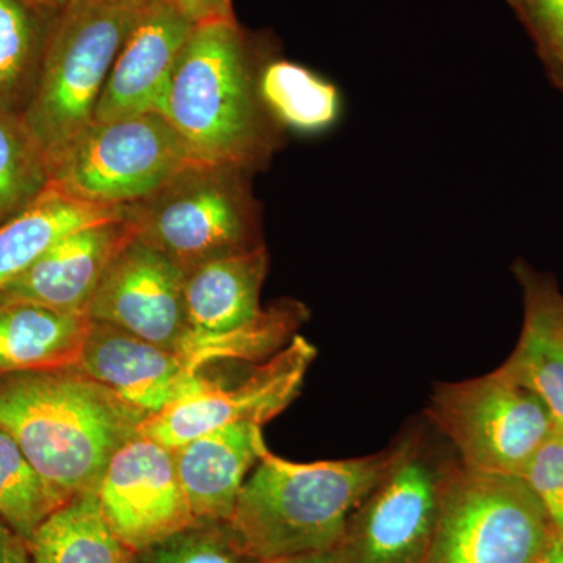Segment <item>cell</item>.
Returning a JSON list of instances; mask_svg holds the SVG:
<instances>
[{"mask_svg": "<svg viewBox=\"0 0 563 563\" xmlns=\"http://www.w3.org/2000/svg\"><path fill=\"white\" fill-rule=\"evenodd\" d=\"M146 420L79 366L0 376V429L68 498L98 493L110 459Z\"/></svg>", "mask_w": 563, "mask_h": 563, "instance_id": "6da1fadb", "label": "cell"}, {"mask_svg": "<svg viewBox=\"0 0 563 563\" xmlns=\"http://www.w3.org/2000/svg\"><path fill=\"white\" fill-rule=\"evenodd\" d=\"M266 60L236 20L195 25L162 114L198 161L252 174L279 147L282 129L258 91Z\"/></svg>", "mask_w": 563, "mask_h": 563, "instance_id": "7a4b0ae2", "label": "cell"}, {"mask_svg": "<svg viewBox=\"0 0 563 563\" xmlns=\"http://www.w3.org/2000/svg\"><path fill=\"white\" fill-rule=\"evenodd\" d=\"M390 461L391 450L312 463L285 461L268 450L244 483L229 523L262 563L333 551Z\"/></svg>", "mask_w": 563, "mask_h": 563, "instance_id": "3957f363", "label": "cell"}, {"mask_svg": "<svg viewBox=\"0 0 563 563\" xmlns=\"http://www.w3.org/2000/svg\"><path fill=\"white\" fill-rule=\"evenodd\" d=\"M150 0H74L52 24L21 120L47 168L95 122L110 70Z\"/></svg>", "mask_w": 563, "mask_h": 563, "instance_id": "277c9868", "label": "cell"}, {"mask_svg": "<svg viewBox=\"0 0 563 563\" xmlns=\"http://www.w3.org/2000/svg\"><path fill=\"white\" fill-rule=\"evenodd\" d=\"M136 236L184 272L263 244L250 173L196 162L146 201L125 207Z\"/></svg>", "mask_w": 563, "mask_h": 563, "instance_id": "5b68a950", "label": "cell"}, {"mask_svg": "<svg viewBox=\"0 0 563 563\" xmlns=\"http://www.w3.org/2000/svg\"><path fill=\"white\" fill-rule=\"evenodd\" d=\"M555 536L523 477L473 472L454 461L421 563H537Z\"/></svg>", "mask_w": 563, "mask_h": 563, "instance_id": "8992f818", "label": "cell"}, {"mask_svg": "<svg viewBox=\"0 0 563 563\" xmlns=\"http://www.w3.org/2000/svg\"><path fill=\"white\" fill-rule=\"evenodd\" d=\"M201 162L161 113L92 122L49 166V184L76 201L135 206Z\"/></svg>", "mask_w": 563, "mask_h": 563, "instance_id": "52a82bcc", "label": "cell"}, {"mask_svg": "<svg viewBox=\"0 0 563 563\" xmlns=\"http://www.w3.org/2000/svg\"><path fill=\"white\" fill-rule=\"evenodd\" d=\"M428 415L462 466L506 476H523L558 428L542 399L501 366L474 379L437 385Z\"/></svg>", "mask_w": 563, "mask_h": 563, "instance_id": "ba28073f", "label": "cell"}, {"mask_svg": "<svg viewBox=\"0 0 563 563\" xmlns=\"http://www.w3.org/2000/svg\"><path fill=\"white\" fill-rule=\"evenodd\" d=\"M451 463L432 453L421 437L391 450L383 479L352 514L333 550L336 563H421Z\"/></svg>", "mask_w": 563, "mask_h": 563, "instance_id": "9c48e42d", "label": "cell"}, {"mask_svg": "<svg viewBox=\"0 0 563 563\" xmlns=\"http://www.w3.org/2000/svg\"><path fill=\"white\" fill-rule=\"evenodd\" d=\"M314 357L317 347L303 336L295 335L268 361L254 363L239 383H221L174 402L162 412L151 415L140 426L139 433L174 451L225 426L243 422L263 426L298 398Z\"/></svg>", "mask_w": 563, "mask_h": 563, "instance_id": "30bf717a", "label": "cell"}, {"mask_svg": "<svg viewBox=\"0 0 563 563\" xmlns=\"http://www.w3.org/2000/svg\"><path fill=\"white\" fill-rule=\"evenodd\" d=\"M98 499L111 531L136 554L196 523L174 451L140 433L110 459Z\"/></svg>", "mask_w": 563, "mask_h": 563, "instance_id": "8fae6325", "label": "cell"}, {"mask_svg": "<svg viewBox=\"0 0 563 563\" xmlns=\"http://www.w3.org/2000/svg\"><path fill=\"white\" fill-rule=\"evenodd\" d=\"M88 317L174 350L191 331L185 313L184 269L135 235L103 274Z\"/></svg>", "mask_w": 563, "mask_h": 563, "instance_id": "7c38bea8", "label": "cell"}, {"mask_svg": "<svg viewBox=\"0 0 563 563\" xmlns=\"http://www.w3.org/2000/svg\"><path fill=\"white\" fill-rule=\"evenodd\" d=\"M192 29L195 24L172 0H150L114 60L95 122L162 114L174 68Z\"/></svg>", "mask_w": 563, "mask_h": 563, "instance_id": "4fadbf2b", "label": "cell"}, {"mask_svg": "<svg viewBox=\"0 0 563 563\" xmlns=\"http://www.w3.org/2000/svg\"><path fill=\"white\" fill-rule=\"evenodd\" d=\"M79 368L147 418L222 383L191 369L176 351L98 322H92Z\"/></svg>", "mask_w": 563, "mask_h": 563, "instance_id": "5bb4252c", "label": "cell"}, {"mask_svg": "<svg viewBox=\"0 0 563 563\" xmlns=\"http://www.w3.org/2000/svg\"><path fill=\"white\" fill-rule=\"evenodd\" d=\"M135 235L128 218L70 233L0 290V306L32 303L63 313L88 314L103 274Z\"/></svg>", "mask_w": 563, "mask_h": 563, "instance_id": "9a60e30c", "label": "cell"}, {"mask_svg": "<svg viewBox=\"0 0 563 563\" xmlns=\"http://www.w3.org/2000/svg\"><path fill=\"white\" fill-rule=\"evenodd\" d=\"M268 451L262 426H225L174 450L177 474L196 521H229L247 473Z\"/></svg>", "mask_w": 563, "mask_h": 563, "instance_id": "2e32d148", "label": "cell"}, {"mask_svg": "<svg viewBox=\"0 0 563 563\" xmlns=\"http://www.w3.org/2000/svg\"><path fill=\"white\" fill-rule=\"evenodd\" d=\"M514 273L523 291V328L501 368L536 393L563 428V292L528 263H515Z\"/></svg>", "mask_w": 563, "mask_h": 563, "instance_id": "e0dca14e", "label": "cell"}, {"mask_svg": "<svg viewBox=\"0 0 563 563\" xmlns=\"http://www.w3.org/2000/svg\"><path fill=\"white\" fill-rule=\"evenodd\" d=\"M265 244L222 255L184 272V303L191 329L228 332L261 314L268 272Z\"/></svg>", "mask_w": 563, "mask_h": 563, "instance_id": "ac0fdd59", "label": "cell"}, {"mask_svg": "<svg viewBox=\"0 0 563 563\" xmlns=\"http://www.w3.org/2000/svg\"><path fill=\"white\" fill-rule=\"evenodd\" d=\"M91 328L88 314L0 306V376L79 366Z\"/></svg>", "mask_w": 563, "mask_h": 563, "instance_id": "d6986e66", "label": "cell"}, {"mask_svg": "<svg viewBox=\"0 0 563 563\" xmlns=\"http://www.w3.org/2000/svg\"><path fill=\"white\" fill-rule=\"evenodd\" d=\"M121 218H125V207L76 201L49 184L27 209L0 225V290L27 272L65 236Z\"/></svg>", "mask_w": 563, "mask_h": 563, "instance_id": "ffe728a7", "label": "cell"}, {"mask_svg": "<svg viewBox=\"0 0 563 563\" xmlns=\"http://www.w3.org/2000/svg\"><path fill=\"white\" fill-rule=\"evenodd\" d=\"M32 563H133L136 553L103 517L98 493H80L40 526L29 542Z\"/></svg>", "mask_w": 563, "mask_h": 563, "instance_id": "44dd1931", "label": "cell"}, {"mask_svg": "<svg viewBox=\"0 0 563 563\" xmlns=\"http://www.w3.org/2000/svg\"><path fill=\"white\" fill-rule=\"evenodd\" d=\"M258 91L282 131L320 135L342 118L343 98L336 85L298 63L268 58L262 66Z\"/></svg>", "mask_w": 563, "mask_h": 563, "instance_id": "7402d4cb", "label": "cell"}, {"mask_svg": "<svg viewBox=\"0 0 563 563\" xmlns=\"http://www.w3.org/2000/svg\"><path fill=\"white\" fill-rule=\"evenodd\" d=\"M57 14L32 0H0V111L22 117L31 103Z\"/></svg>", "mask_w": 563, "mask_h": 563, "instance_id": "603a6c76", "label": "cell"}, {"mask_svg": "<svg viewBox=\"0 0 563 563\" xmlns=\"http://www.w3.org/2000/svg\"><path fill=\"white\" fill-rule=\"evenodd\" d=\"M70 498L41 476L16 440L0 429V520L25 543Z\"/></svg>", "mask_w": 563, "mask_h": 563, "instance_id": "cb8c5ba5", "label": "cell"}, {"mask_svg": "<svg viewBox=\"0 0 563 563\" xmlns=\"http://www.w3.org/2000/svg\"><path fill=\"white\" fill-rule=\"evenodd\" d=\"M49 168L18 114L0 111V225L49 187Z\"/></svg>", "mask_w": 563, "mask_h": 563, "instance_id": "d4e9b609", "label": "cell"}, {"mask_svg": "<svg viewBox=\"0 0 563 563\" xmlns=\"http://www.w3.org/2000/svg\"><path fill=\"white\" fill-rule=\"evenodd\" d=\"M133 563H262L229 521H196L136 554Z\"/></svg>", "mask_w": 563, "mask_h": 563, "instance_id": "484cf974", "label": "cell"}, {"mask_svg": "<svg viewBox=\"0 0 563 563\" xmlns=\"http://www.w3.org/2000/svg\"><path fill=\"white\" fill-rule=\"evenodd\" d=\"M528 32L554 87L563 92V0H506Z\"/></svg>", "mask_w": 563, "mask_h": 563, "instance_id": "4316f807", "label": "cell"}, {"mask_svg": "<svg viewBox=\"0 0 563 563\" xmlns=\"http://www.w3.org/2000/svg\"><path fill=\"white\" fill-rule=\"evenodd\" d=\"M525 483L550 518L555 533L563 536V428L558 426L526 466Z\"/></svg>", "mask_w": 563, "mask_h": 563, "instance_id": "83f0119b", "label": "cell"}, {"mask_svg": "<svg viewBox=\"0 0 563 563\" xmlns=\"http://www.w3.org/2000/svg\"><path fill=\"white\" fill-rule=\"evenodd\" d=\"M172 2L195 25L235 20L232 0H172Z\"/></svg>", "mask_w": 563, "mask_h": 563, "instance_id": "f1b7e54d", "label": "cell"}, {"mask_svg": "<svg viewBox=\"0 0 563 563\" xmlns=\"http://www.w3.org/2000/svg\"><path fill=\"white\" fill-rule=\"evenodd\" d=\"M0 563H32L29 544L0 520Z\"/></svg>", "mask_w": 563, "mask_h": 563, "instance_id": "f546056e", "label": "cell"}, {"mask_svg": "<svg viewBox=\"0 0 563 563\" xmlns=\"http://www.w3.org/2000/svg\"><path fill=\"white\" fill-rule=\"evenodd\" d=\"M263 563H336V559L333 551H325V553L296 555V558L277 559V561Z\"/></svg>", "mask_w": 563, "mask_h": 563, "instance_id": "4dcf8cb0", "label": "cell"}, {"mask_svg": "<svg viewBox=\"0 0 563 563\" xmlns=\"http://www.w3.org/2000/svg\"><path fill=\"white\" fill-rule=\"evenodd\" d=\"M537 563H563V536H555L553 543Z\"/></svg>", "mask_w": 563, "mask_h": 563, "instance_id": "1f68e13d", "label": "cell"}, {"mask_svg": "<svg viewBox=\"0 0 563 563\" xmlns=\"http://www.w3.org/2000/svg\"><path fill=\"white\" fill-rule=\"evenodd\" d=\"M36 5L43 7V9L54 11V13H60L65 7H68L74 0H32Z\"/></svg>", "mask_w": 563, "mask_h": 563, "instance_id": "d6a6232c", "label": "cell"}]
</instances>
